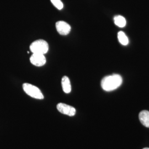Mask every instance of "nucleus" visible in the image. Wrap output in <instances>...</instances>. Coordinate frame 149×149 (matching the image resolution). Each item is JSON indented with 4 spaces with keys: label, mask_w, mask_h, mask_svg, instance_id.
I'll return each instance as SVG.
<instances>
[{
    "label": "nucleus",
    "mask_w": 149,
    "mask_h": 149,
    "mask_svg": "<svg viewBox=\"0 0 149 149\" xmlns=\"http://www.w3.org/2000/svg\"><path fill=\"white\" fill-rule=\"evenodd\" d=\"M118 39L119 43L123 45H127L129 43V40L125 34L122 32L120 31L118 33Z\"/></svg>",
    "instance_id": "10"
},
{
    "label": "nucleus",
    "mask_w": 149,
    "mask_h": 149,
    "mask_svg": "<svg viewBox=\"0 0 149 149\" xmlns=\"http://www.w3.org/2000/svg\"><path fill=\"white\" fill-rule=\"evenodd\" d=\"M30 50L33 54H45L49 50L48 43L44 40L39 39L33 42L30 45Z\"/></svg>",
    "instance_id": "2"
},
{
    "label": "nucleus",
    "mask_w": 149,
    "mask_h": 149,
    "mask_svg": "<svg viewBox=\"0 0 149 149\" xmlns=\"http://www.w3.org/2000/svg\"><path fill=\"white\" fill-rule=\"evenodd\" d=\"M139 118L140 122L145 127L149 128V112L144 110L139 113Z\"/></svg>",
    "instance_id": "7"
},
{
    "label": "nucleus",
    "mask_w": 149,
    "mask_h": 149,
    "mask_svg": "<svg viewBox=\"0 0 149 149\" xmlns=\"http://www.w3.org/2000/svg\"><path fill=\"white\" fill-rule=\"evenodd\" d=\"M61 85L63 90L66 93H69L71 91V85L69 78L68 76H65L61 80Z\"/></svg>",
    "instance_id": "8"
},
{
    "label": "nucleus",
    "mask_w": 149,
    "mask_h": 149,
    "mask_svg": "<svg viewBox=\"0 0 149 149\" xmlns=\"http://www.w3.org/2000/svg\"><path fill=\"white\" fill-rule=\"evenodd\" d=\"M122 77L118 74H113L104 77L101 81L102 88L106 91L115 90L122 85Z\"/></svg>",
    "instance_id": "1"
},
{
    "label": "nucleus",
    "mask_w": 149,
    "mask_h": 149,
    "mask_svg": "<svg viewBox=\"0 0 149 149\" xmlns=\"http://www.w3.org/2000/svg\"><path fill=\"white\" fill-rule=\"evenodd\" d=\"M52 3L58 10H61L63 8L64 5L61 0H50Z\"/></svg>",
    "instance_id": "11"
},
{
    "label": "nucleus",
    "mask_w": 149,
    "mask_h": 149,
    "mask_svg": "<svg viewBox=\"0 0 149 149\" xmlns=\"http://www.w3.org/2000/svg\"><path fill=\"white\" fill-rule=\"evenodd\" d=\"M114 22L115 24L120 28L125 27L127 23L125 18L124 17L120 15H117L114 17Z\"/></svg>",
    "instance_id": "9"
},
{
    "label": "nucleus",
    "mask_w": 149,
    "mask_h": 149,
    "mask_svg": "<svg viewBox=\"0 0 149 149\" xmlns=\"http://www.w3.org/2000/svg\"><path fill=\"white\" fill-rule=\"evenodd\" d=\"M143 149H149V148H144Z\"/></svg>",
    "instance_id": "12"
},
{
    "label": "nucleus",
    "mask_w": 149,
    "mask_h": 149,
    "mask_svg": "<svg viewBox=\"0 0 149 149\" xmlns=\"http://www.w3.org/2000/svg\"><path fill=\"white\" fill-rule=\"evenodd\" d=\"M30 61L33 65L40 67L45 64L47 60L43 54H33L30 58Z\"/></svg>",
    "instance_id": "5"
},
{
    "label": "nucleus",
    "mask_w": 149,
    "mask_h": 149,
    "mask_svg": "<svg viewBox=\"0 0 149 149\" xmlns=\"http://www.w3.org/2000/svg\"><path fill=\"white\" fill-rule=\"evenodd\" d=\"M23 89L28 95L38 100H43L44 96L40 90L32 84L25 83L23 85Z\"/></svg>",
    "instance_id": "3"
},
{
    "label": "nucleus",
    "mask_w": 149,
    "mask_h": 149,
    "mask_svg": "<svg viewBox=\"0 0 149 149\" xmlns=\"http://www.w3.org/2000/svg\"><path fill=\"white\" fill-rule=\"evenodd\" d=\"M56 28L59 34L62 36H66L71 31V26L70 24L63 21L56 23Z\"/></svg>",
    "instance_id": "6"
},
{
    "label": "nucleus",
    "mask_w": 149,
    "mask_h": 149,
    "mask_svg": "<svg viewBox=\"0 0 149 149\" xmlns=\"http://www.w3.org/2000/svg\"><path fill=\"white\" fill-rule=\"evenodd\" d=\"M57 109L62 114L68 115L70 117L74 116L76 114V109L74 107L66 104L63 103H58L56 106Z\"/></svg>",
    "instance_id": "4"
}]
</instances>
